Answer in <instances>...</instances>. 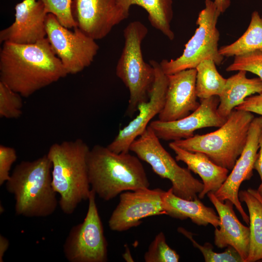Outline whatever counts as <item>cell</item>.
<instances>
[{
	"instance_id": "cell-1",
	"label": "cell",
	"mask_w": 262,
	"mask_h": 262,
	"mask_svg": "<svg viewBox=\"0 0 262 262\" xmlns=\"http://www.w3.org/2000/svg\"><path fill=\"white\" fill-rule=\"evenodd\" d=\"M68 75L46 37L35 43H3L0 51V81L22 97Z\"/></svg>"
},
{
	"instance_id": "cell-2",
	"label": "cell",
	"mask_w": 262,
	"mask_h": 262,
	"mask_svg": "<svg viewBox=\"0 0 262 262\" xmlns=\"http://www.w3.org/2000/svg\"><path fill=\"white\" fill-rule=\"evenodd\" d=\"M140 160L129 152L116 153L107 147L95 145L87 157L91 189L101 199L109 201L123 192L149 188Z\"/></svg>"
},
{
	"instance_id": "cell-3",
	"label": "cell",
	"mask_w": 262,
	"mask_h": 262,
	"mask_svg": "<svg viewBox=\"0 0 262 262\" xmlns=\"http://www.w3.org/2000/svg\"><path fill=\"white\" fill-rule=\"evenodd\" d=\"M90 149L86 142L78 138L54 143L47 154L52 164V185L59 195L60 207L66 214H72L82 201L89 198Z\"/></svg>"
},
{
	"instance_id": "cell-4",
	"label": "cell",
	"mask_w": 262,
	"mask_h": 262,
	"mask_svg": "<svg viewBox=\"0 0 262 262\" xmlns=\"http://www.w3.org/2000/svg\"><path fill=\"white\" fill-rule=\"evenodd\" d=\"M51 169L47 154L16 165L5 185L14 196L16 215L45 217L55 212L59 201L52 185Z\"/></svg>"
},
{
	"instance_id": "cell-5",
	"label": "cell",
	"mask_w": 262,
	"mask_h": 262,
	"mask_svg": "<svg viewBox=\"0 0 262 262\" xmlns=\"http://www.w3.org/2000/svg\"><path fill=\"white\" fill-rule=\"evenodd\" d=\"M254 117L250 112L234 109L217 130L172 142L186 150L202 152L217 165L231 170L246 146Z\"/></svg>"
},
{
	"instance_id": "cell-6",
	"label": "cell",
	"mask_w": 262,
	"mask_h": 262,
	"mask_svg": "<svg viewBox=\"0 0 262 262\" xmlns=\"http://www.w3.org/2000/svg\"><path fill=\"white\" fill-rule=\"evenodd\" d=\"M148 32L139 21L130 23L123 31L124 46L117 62L116 75L129 91L127 115L132 117L138 106L147 101L155 80L153 67L143 59L141 44Z\"/></svg>"
},
{
	"instance_id": "cell-7",
	"label": "cell",
	"mask_w": 262,
	"mask_h": 262,
	"mask_svg": "<svg viewBox=\"0 0 262 262\" xmlns=\"http://www.w3.org/2000/svg\"><path fill=\"white\" fill-rule=\"evenodd\" d=\"M130 151L149 164L161 178L169 180L174 195L187 200L198 198V195L203 190V183L194 177L187 168L177 164L149 125L132 142Z\"/></svg>"
},
{
	"instance_id": "cell-8",
	"label": "cell",
	"mask_w": 262,
	"mask_h": 262,
	"mask_svg": "<svg viewBox=\"0 0 262 262\" xmlns=\"http://www.w3.org/2000/svg\"><path fill=\"white\" fill-rule=\"evenodd\" d=\"M205 7L198 14L197 28L194 34L185 45L182 54L174 60H163L160 63L166 75L186 69L196 68L202 61L210 59L216 65L222 64L224 57L218 49L220 33L216 24L221 13L214 1L205 0Z\"/></svg>"
},
{
	"instance_id": "cell-9",
	"label": "cell",
	"mask_w": 262,
	"mask_h": 262,
	"mask_svg": "<svg viewBox=\"0 0 262 262\" xmlns=\"http://www.w3.org/2000/svg\"><path fill=\"white\" fill-rule=\"evenodd\" d=\"M95 192L91 189L86 216L74 226L63 245V252L69 262H106L108 243L97 208Z\"/></svg>"
},
{
	"instance_id": "cell-10",
	"label": "cell",
	"mask_w": 262,
	"mask_h": 262,
	"mask_svg": "<svg viewBox=\"0 0 262 262\" xmlns=\"http://www.w3.org/2000/svg\"><path fill=\"white\" fill-rule=\"evenodd\" d=\"M47 38L68 74H75L89 66L99 49L94 39L78 27L69 30L52 14L46 19Z\"/></svg>"
},
{
	"instance_id": "cell-11",
	"label": "cell",
	"mask_w": 262,
	"mask_h": 262,
	"mask_svg": "<svg viewBox=\"0 0 262 262\" xmlns=\"http://www.w3.org/2000/svg\"><path fill=\"white\" fill-rule=\"evenodd\" d=\"M160 188H141L120 194L118 204L108 221L111 230L122 232L136 227L142 219L149 216L166 214Z\"/></svg>"
},
{
	"instance_id": "cell-12",
	"label": "cell",
	"mask_w": 262,
	"mask_h": 262,
	"mask_svg": "<svg viewBox=\"0 0 262 262\" xmlns=\"http://www.w3.org/2000/svg\"><path fill=\"white\" fill-rule=\"evenodd\" d=\"M155 71V80L147 101L138 107V114L122 129L107 147L116 152H128L132 142L139 136L149 125L150 121L163 109L168 85V77L160 63L149 61Z\"/></svg>"
},
{
	"instance_id": "cell-13",
	"label": "cell",
	"mask_w": 262,
	"mask_h": 262,
	"mask_svg": "<svg viewBox=\"0 0 262 262\" xmlns=\"http://www.w3.org/2000/svg\"><path fill=\"white\" fill-rule=\"evenodd\" d=\"M219 103L217 96L201 99L199 107L188 115L172 121H152L149 126L160 140L176 141L187 139L193 137L198 129L219 128L224 124L227 119L218 114Z\"/></svg>"
},
{
	"instance_id": "cell-14",
	"label": "cell",
	"mask_w": 262,
	"mask_h": 262,
	"mask_svg": "<svg viewBox=\"0 0 262 262\" xmlns=\"http://www.w3.org/2000/svg\"><path fill=\"white\" fill-rule=\"evenodd\" d=\"M71 12L77 27L95 40L106 37L127 18L117 0H72Z\"/></svg>"
},
{
	"instance_id": "cell-15",
	"label": "cell",
	"mask_w": 262,
	"mask_h": 262,
	"mask_svg": "<svg viewBox=\"0 0 262 262\" xmlns=\"http://www.w3.org/2000/svg\"><path fill=\"white\" fill-rule=\"evenodd\" d=\"M262 128V116L254 117L248 131L246 146L237 160L230 173L218 190L214 193L222 202L230 200L240 213L247 224L249 216L243 208L239 198V190L241 183L253 176L254 165L259 148V137Z\"/></svg>"
},
{
	"instance_id": "cell-16",
	"label": "cell",
	"mask_w": 262,
	"mask_h": 262,
	"mask_svg": "<svg viewBox=\"0 0 262 262\" xmlns=\"http://www.w3.org/2000/svg\"><path fill=\"white\" fill-rule=\"evenodd\" d=\"M15 18L0 32V42L19 44L35 43L47 37L46 19L48 14L38 0H23L15 7Z\"/></svg>"
},
{
	"instance_id": "cell-17",
	"label": "cell",
	"mask_w": 262,
	"mask_h": 262,
	"mask_svg": "<svg viewBox=\"0 0 262 262\" xmlns=\"http://www.w3.org/2000/svg\"><path fill=\"white\" fill-rule=\"evenodd\" d=\"M168 85L164 107L158 115L161 121L182 118L200 105L197 101L196 68L184 70L167 75Z\"/></svg>"
},
{
	"instance_id": "cell-18",
	"label": "cell",
	"mask_w": 262,
	"mask_h": 262,
	"mask_svg": "<svg viewBox=\"0 0 262 262\" xmlns=\"http://www.w3.org/2000/svg\"><path fill=\"white\" fill-rule=\"evenodd\" d=\"M207 196L215 207L220 221V228H216L214 230L215 245L220 248L232 246L246 262L250 248L249 227L239 220L233 210L234 204L230 200L222 202L212 192H208Z\"/></svg>"
},
{
	"instance_id": "cell-19",
	"label": "cell",
	"mask_w": 262,
	"mask_h": 262,
	"mask_svg": "<svg viewBox=\"0 0 262 262\" xmlns=\"http://www.w3.org/2000/svg\"><path fill=\"white\" fill-rule=\"evenodd\" d=\"M168 146L175 152L176 160L184 163L189 170L202 179L204 188L198 195L199 199H203L209 192L215 193L218 190L227 179L229 170L217 165L205 154L186 150L173 142Z\"/></svg>"
},
{
	"instance_id": "cell-20",
	"label": "cell",
	"mask_w": 262,
	"mask_h": 262,
	"mask_svg": "<svg viewBox=\"0 0 262 262\" xmlns=\"http://www.w3.org/2000/svg\"><path fill=\"white\" fill-rule=\"evenodd\" d=\"M162 198L166 215L180 220L189 218L198 226L210 224L216 228L220 225L219 217L214 210L204 205L198 198L193 200L180 198L174 195L170 188L163 191Z\"/></svg>"
},
{
	"instance_id": "cell-21",
	"label": "cell",
	"mask_w": 262,
	"mask_h": 262,
	"mask_svg": "<svg viewBox=\"0 0 262 262\" xmlns=\"http://www.w3.org/2000/svg\"><path fill=\"white\" fill-rule=\"evenodd\" d=\"M246 71H238L228 79L224 89L219 96L218 114L227 119L235 108L247 97L262 93V80L259 77L248 78Z\"/></svg>"
},
{
	"instance_id": "cell-22",
	"label": "cell",
	"mask_w": 262,
	"mask_h": 262,
	"mask_svg": "<svg viewBox=\"0 0 262 262\" xmlns=\"http://www.w3.org/2000/svg\"><path fill=\"white\" fill-rule=\"evenodd\" d=\"M117 2L127 18L131 6L136 5L142 7L147 11L151 26L169 40L174 39L175 34L171 28L173 16L172 0H117Z\"/></svg>"
},
{
	"instance_id": "cell-23",
	"label": "cell",
	"mask_w": 262,
	"mask_h": 262,
	"mask_svg": "<svg viewBox=\"0 0 262 262\" xmlns=\"http://www.w3.org/2000/svg\"><path fill=\"white\" fill-rule=\"evenodd\" d=\"M238 196L249 212L250 248L246 262H257L262 260V199L257 190L250 188L239 191Z\"/></svg>"
},
{
	"instance_id": "cell-24",
	"label": "cell",
	"mask_w": 262,
	"mask_h": 262,
	"mask_svg": "<svg viewBox=\"0 0 262 262\" xmlns=\"http://www.w3.org/2000/svg\"><path fill=\"white\" fill-rule=\"evenodd\" d=\"M262 50V16L254 11L251 14L250 23L246 32L233 43L222 46L219 49L224 57L237 56Z\"/></svg>"
},
{
	"instance_id": "cell-25",
	"label": "cell",
	"mask_w": 262,
	"mask_h": 262,
	"mask_svg": "<svg viewBox=\"0 0 262 262\" xmlns=\"http://www.w3.org/2000/svg\"><path fill=\"white\" fill-rule=\"evenodd\" d=\"M215 62L210 59L200 62L196 70V88L197 98L200 100L219 96L225 87L227 79L218 72Z\"/></svg>"
},
{
	"instance_id": "cell-26",
	"label": "cell",
	"mask_w": 262,
	"mask_h": 262,
	"mask_svg": "<svg viewBox=\"0 0 262 262\" xmlns=\"http://www.w3.org/2000/svg\"><path fill=\"white\" fill-rule=\"evenodd\" d=\"M22 97L0 81V117L8 119L20 117L23 106Z\"/></svg>"
},
{
	"instance_id": "cell-27",
	"label": "cell",
	"mask_w": 262,
	"mask_h": 262,
	"mask_svg": "<svg viewBox=\"0 0 262 262\" xmlns=\"http://www.w3.org/2000/svg\"><path fill=\"white\" fill-rule=\"evenodd\" d=\"M178 230L189 239L193 246L201 251L206 262H244L237 251L230 246L223 252L217 253L213 251L211 244L206 243L201 246L193 238L191 232L182 228H179Z\"/></svg>"
},
{
	"instance_id": "cell-28",
	"label": "cell",
	"mask_w": 262,
	"mask_h": 262,
	"mask_svg": "<svg viewBox=\"0 0 262 262\" xmlns=\"http://www.w3.org/2000/svg\"><path fill=\"white\" fill-rule=\"evenodd\" d=\"M146 262H178L180 256L167 244L164 233L159 232L144 255Z\"/></svg>"
},
{
	"instance_id": "cell-29",
	"label": "cell",
	"mask_w": 262,
	"mask_h": 262,
	"mask_svg": "<svg viewBox=\"0 0 262 262\" xmlns=\"http://www.w3.org/2000/svg\"><path fill=\"white\" fill-rule=\"evenodd\" d=\"M228 72L245 70L257 75L262 80V50H257L234 57L226 69Z\"/></svg>"
},
{
	"instance_id": "cell-30",
	"label": "cell",
	"mask_w": 262,
	"mask_h": 262,
	"mask_svg": "<svg viewBox=\"0 0 262 262\" xmlns=\"http://www.w3.org/2000/svg\"><path fill=\"white\" fill-rule=\"evenodd\" d=\"M44 5L48 14L54 15L64 27L75 28L77 27L71 12L72 0H38Z\"/></svg>"
},
{
	"instance_id": "cell-31",
	"label": "cell",
	"mask_w": 262,
	"mask_h": 262,
	"mask_svg": "<svg viewBox=\"0 0 262 262\" xmlns=\"http://www.w3.org/2000/svg\"><path fill=\"white\" fill-rule=\"evenodd\" d=\"M16 159L17 154L14 148L0 145V186L9 179L12 166Z\"/></svg>"
},
{
	"instance_id": "cell-32",
	"label": "cell",
	"mask_w": 262,
	"mask_h": 262,
	"mask_svg": "<svg viewBox=\"0 0 262 262\" xmlns=\"http://www.w3.org/2000/svg\"><path fill=\"white\" fill-rule=\"evenodd\" d=\"M234 109L250 112L262 116V93L246 98Z\"/></svg>"
},
{
	"instance_id": "cell-33",
	"label": "cell",
	"mask_w": 262,
	"mask_h": 262,
	"mask_svg": "<svg viewBox=\"0 0 262 262\" xmlns=\"http://www.w3.org/2000/svg\"><path fill=\"white\" fill-rule=\"evenodd\" d=\"M259 151L254 164V169L258 172L262 181V128L259 137Z\"/></svg>"
},
{
	"instance_id": "cell-34",
	"label": "cell",
	"mask_w": 262,
	"mask_h": 262,
	"mask_svg": "<svg viewBox=\"0 0 262 262\" xmlns=\"http://www.w3.org/2000/svg\"><path fill=\"white\" fill-rule=\"evenodd\" d=\"M9 246V240L3 235H0V262H3V257Z\"/></svg>"
},
{
	"instance_id": "cell-35",
	"label": "cell",
	"mask_w": 262,
	"mask_h": 262,
	"mask_svg": "<svg viewBox=\"0 0 262 262\" xmlns=\"http://www.w3.org/2000/svg\"><path fill=\"white\" fill-rule=\"evenodd\" d=\"M214 2L221 14L223 13L230 4V0H214Z\"/></svg>"
},
{
	"instance_id": "cell-36",
	"label": "cell",
	"mask_w": 262,
	"mask_h": 262,
	"mask_svg": "<svg viewBox=\"0 0 262 262\" xmlns=\"http://www.w3.org/2000/svg\"><path fill=\"white\" fill-rule=\"evenodd\" d=\"M257 191L260 196L262 199V181L259 187H258V189L257 190Z\"/></svg>"
},
{
	"instance_id": "cell-37",
	"label": "cell",
	"mask_w": 262,
	"mask_h": 262,
	"mask_svg": "<svg viewBox=\"0 0 262 262\" xmlns=\"http://www.w3.org/2000/svg\"><path fill=\"white\" fill-rule=\"evenodd\" d=\"M3 211H4V209H3V206H1V205H0V213H1V214L3 212Z\"/></svg>"
}]
</instances>
